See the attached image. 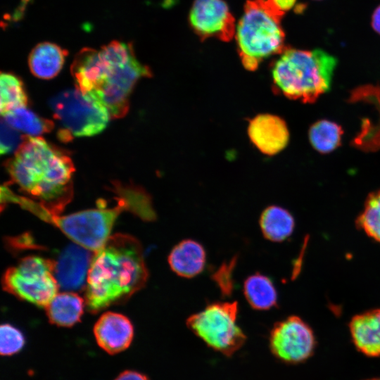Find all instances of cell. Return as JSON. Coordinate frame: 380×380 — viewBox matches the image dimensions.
Masks as SVG:
<instances>
[{
  "label": "cell",
  "instance_id": "1",
  "mask_svg": "<svg viewBox=\"0 0 380 380\" xmlns=\"http://www.w3.org/2000/svg\"><path fill=\"white\" fill-rule=\"evenodd\" d=\"M71 73L76 89L104 106L111 118L125 115L137 82L151 77L150 68L137 58L132 45L119 41L99 49H81L72 61Z\"/></svg>",
  "mask_w": 380,
  "mask_h": 380
},
{
  "label": "cell",
  "instance_id": "2",
  "mask_svg": "<svg viewBox=\"0 0 380 380\" xmlns=\"http://www.w3.org/2000/svg\"><path fill=\"white\" fill-rule=\"evenodd\" d=\"M94 253L85 286L89 312L97 313L122 303L145 286L148 271L136 238L120 233L111 235Z\"/></svg>",
  "mask_w": 380,
  "mask_h": 380
},
{
  "label": "cell",
  "instance_id": "3",
  "mask_svg": "<svg viewBox=\"0 0 380 380\" xmlns=\"http://www.w3.org/2000/svg\"><path fill=\"white\" fill-rule=\"evenodd\" d=\"M6 169L24 192L51 213L60 214L72 197L71 158L41 137L25 134Z\"/></svg>",
  "mask_w": 380,
  "mask_h": 380
},
{
  "label": "cell",
  "instance_id": "4",
  "mask_svg": "<svg viewBox=\"0 0 380 380\" xmlns=\"http://www.w3.org/2000/svg\"><path fill=\"white\" fill-rule=\"evenodd\" d=\"M115 186L118 202L113 208L87 209L67 215L51 213L37 201L12 191L6 199L56 226L74 243L95 253L110 238L116 220L124 211H131L146 220L155 216L150 198L144 191L119 183Z\"/></svg>",
  "mask_w": 380,
  "mask_h": 380
},
{
  "label": "cell",
  "instance_id": "5",
  "mask_svg": "<svg viewBox=\"0 0 380 380\" xmlns=\"http://www.w3.org/2000/svg\"><path fill=\"white\" fill-rule=\"evenodd\" d=\"M336 58L322 49L285 47L271 68L273 84L286 97L315 101L331 88Z\"/></svg>",
  "mask_w": 380,
  "mask_h": 380
},
{
  "label": "cell",
  "instance_id": "6",
  "mask_svg": "<svg viewBox=\"0 0 380 380\" xmlns=\"http://www.w3.org/2000/svg\"><path fill=\"white\" fill-rule=\"evenodd\" d=\"M284 15L268 0L246 1L235 32L237 51L246 69L256 70L265 59L284 49Z\"/></svg>",
  "mask_w": 380,
  "mask_h": 380
},
{
  "label": "cell",
  "instance_id": "7",
  "mask_svg": "<svg viewBox=\"0 0 380 380\" xmlns=\"http://www.w3.org/2000/svg\"><path fill=\"white\" fill-rule=\"evenodd\" d=\"M238 311L236 301L215 302L189 317L186 324L208 347L231 357L246 341L237 324Z\"/></svg>",
  "mask_w": 380,
  "mask_h": 380
},
{
  "label": "cell",
  "instance_id": "8",
  "mask_svg": "<svg viewBox=\"0 0 380 380\" xmlns=\"http://www.w3.org/2000/svg\"><path fill=\"white\" fill-rule=\"evenodd\" d=\"M54 270V260L37 255L27 256L6 270L2 286L15 297L45 308L59 289Z\"/></svg>",
  "mask_w": 380,
  "mask_h": 380
},
{
  "label": "cell",
  "instance_id": "9",
  "mask_svg": "<svg viewBox=\"0 0 380 380\" xmlns=\"http://www.w3.org/2000/svg\"><path fill=\"white\" fill-rule=\"evenodd\" d=\"M49 103L55 118L73 137L99 134L111 118L104 106L77 89L58 93Z\"/></svg>",
  "mask_w": 380,
  "mask_h": 380
},
{
  "label": "cell",
  "instance_id": "10",
  "mask_svg": "<svg viewBox=\"0 0 380 380\" xmlns=\"http://www.w3.org/2000/svg\"><path fill=\"white\" fill-rule=\"evenodd\" d=\"M269 345L277 359L296 364L312 355L315 338L311 328L299 317L292 315L274 324L270 331Z\"/></svg>",
  "mask_w": 380,
  "mask_h": 380
},
{
  "label": "cell",
  "instance_id": "11",
  "mask_svg": "<svg viewBox=\"0 0 380 380\" xmlns=\"http://www.w3.org/2000/svg\"><path fill=\"white\" fill-rule=\"evenodd\" d=\"M192 30L201 41L215 37L224 42L235 35V19L226 0H195L189 14Z\"/></svg>",
  "mask_w": 380,
  "mask_h": 380
},
{
  "label": "cell",
  "instance_id": "12",
  "mask_svg": "<svg viewBox=\"0 0 380 380\" xmlns=\"http://www.w3.org/2000/svg\"><path fill=\"white\" fill-rule=\"evenodd\" d=\"M248 134L253 145L267 156L281 152L289 141V132L285 121L269 113L253 118L248 123Z\"/></svg>",
  "mask_w": 380,
  "mask_h": 380
},
{
  "label": "cell",
  "instance_id": "13",
  "mask_svg": "<svg viewBox=\"0 0 380 380\" xmlns=\"http://www.w3.org/2000/svg\"><path fill=\"white\" fill-rule=\"evenodd\" d=\"M91 252L75 243L63 250L55 262L54 274L59 287L77 291L84 286L94 255Z\"/></svg>",
  "mask_w": 380,
  "mask_h": 380
},
{
  "label": "cell",
  "instance_id": "14",
  "mask_svg": "<svg viewBox=\"0 0 380 380\" xmlns=\"http://www.w3.org/2000/svg\"><path fill=\"white\" fill-rule=\"evenodd\" d=\"M94 334L101 349L110 355H115L129 347L134 337V328L126 316L106 312L96 322Z\"/></svg>",
  "mask_w": 380,
  "mask_h": 380
},
{
  "label": "cell",
  "instance_id": "15",
  "mask_svg": "<svg viewBox=\"0 0 380 380\" xmlns=\"http://www.w3.org/2000/svg\"><path fill=\"white\" fill-rule=\"evenodd\" d=\"M349 329L354 345L362 353L380 356V309H373L354 316Z\"/></svg>",
  "mask_w": 380,
  "mask_h": 380
},
{
  "label": "cell",
  "instance_id": "16",
  "mask_svg": "<svg viewBox=\"0 0 380 380\" xmlns=\"http://www.w3.org/2000/svg\"><path fill=\"white\" fill-rule=\"evenodd\" d=\"M170 269L178 276L192 278L204 269L206 253L203 246L192 239H184L176 244L168 255Z\"/></svg>",
  "mask_w": 380,
  "mask_h": 380
},
{
  "label": "cell",
  "instance_id": "17",
  "mask_svg": "<svg viewBox=\"0 0 380 380\" xmlns=\"http://www.w3.org/2000/svg\"><path fill=\"white\" fill-rule=\"evenodd\" d=\"M68 51L51 42L36 45L28 58L32 73L40 79L49 80L56 77L61 70Z\"/></svg>",
  "mask_w": 380,
  "mask_h": 380
},
{
  "label": "cell",
  "instance_id": "18",
  "mask_svg": "<svg viewBox=\"0 0 380 380\" xmlns=\"http://www.w3.org/2000/svg\"><path fill=\"white\" fill-rule=\"evenodd\" d=\"M85 301L73 292L58 293L45 307L49 322L58 327H70L80 321Z\"/></svg>",
  "mask_w": 380,
  "mask_h": 380
},
{
  "label": "cell",
  "instance_id": "19",
  "mask_svg": "<svg viewBox=\"0 0 380 380\" xmlns=\"http://www.w3.org/2000/svg\"><path fill=\"white\" fill-rule=\"evenodd\" d=\"M259 224L264 237L273 242L286 240L292 234L295 227L291 214L277 205L267 207L260 215Z\"/></svg>",
  "mask_w": 380,
  "mask_h": 380
},
{
  "label": "cell",
  "instance_id": "20",
  "mask_svg": "<svg viewBox=\"0 0 380 380\" xmlns=\"http://www.w3.org/2000/svg\"><path fill=\"white\" fill-rule=\"evenodd\" d=\"M243 291L248 304L255 310H270L277 304L274 285L269 277L260 273L248 277L244 281Z\"/></svg>",
  "mask_w": 380,
  "mask_h": 380
},
{
  "label": "cell",
  "instance_id": "21",
  "mask_svg": "<svg viewBox=\"0 0 380 380\" xmlns=\"http://www.w3.org/2000/svg\"><path fill=\"white\" fill-rule=\"evenodd\" d=\"M1 116L10 126L25 135L39 137L53 127L52 121L38 116L27 107L14 109Z\"/></svg>",
  "mask_w": 380,
  "mask_h": 380
},
{
  "label": "cell",
  "instance_id": "22",
  "mask_svg": "<svg viewBox=\"0 0 380 380\" xmlns=\"http://www.w3.org/2000/svg\"><path fill=\"white\" fill-rule=\"evenodd\" d=\"M342 128L337 123L320 120L314 123L309 130V139L312 147L318 152L328 153L337 148L341 141Z\"/></svg>",
  "mask_w": 380,
  "mask_h": 380
},
{
  "label": "cell",
  "instance_id": "23",
  "mask_svg": "<svg viewBox=\"0 0 380 380\" xmlns=\"http://www.w3.org/2000/svg\"><path fill=\"white\" fill-rule=\"evenodd\" d=\"M1 115L14 109L27 107V96L22 80L9 72H1L0 76Z\"/></svg>",
  "mask_w": 380,
  "mask_h": 380
},
{
  "label": "cell",
  "instance_id": "24",
  "mask_svg": "<svg viewBox=\"0 0 380 380\" xmlns=\"http://www.w3.org/2000/svg\"><path fill=\"white\" fill-rule=\"evenodd\" d=\"M357 224L368 236L380 243V189L367 196Z\"/></svg>",
  "mask_w": 380,
  "mask_h": 380
},
{
  "label": "cell",
  "instance_id": "25",
  "mask_svg": "<svg viewBox=\"0 0 380 380\" xmlns=\"http://www.w3.org/2000/svg\"><path fill=\"white\" fill-rule=\"evenodd\" d=\"M25 343L23 333L9 324L0 327V353L11 356L20 352Z\"/></svg>",
  "mask_w": 380,
  "mask_h": 380
},
{
  "label": "cell",
  "instance_id": "26",
  "mask_svg": "<svg viewBox=\"0 0 380 380\" xmlns=\"http://www.w3.org/2000/svg\"><path fill=\"white\" fill-rule=\"evenodd\" d=\"M17 129L10 126L4 119L1 120V154H7L18 148L23 141Z\"/></svg>",
  "mask_w": 380,
  "mask_h": 380
},
{
  "label": "cell",
  "instance_id": "27",
  "mask_svg": "<svg viewBox=\"0 0 380 380\" xmlns=\"http://www.w3.org/2000/svg\"><path fill=\"white\" fill-rule=\"evenodd\" d=\"M114 380H149L148 377L134 370H125L121 372Z\"/></svg>",
  "mask_w": 380,
  "mask_h": 380
},
{
  "label": "cell",
  "instance_id": "28",
  "mask_svg": "<svg viewBox=\"0 0 380 380\" xmlns=\"http://www.w3.org/2000/svg\"><path fill=\"white\" fill-rule=\"evenodd\" d=\"M278 11L285 14L295 5L296 0H268Z\"/></svg>",
  "mask_w": 380,
  "mask_h": 380
},
{
  "label": "cell",
  "instance_id": "29",
  "mask_svg": "<svg viewBox=\"0 0 380 380\" xmlns=\"http://www.w3.org/2000/svg\"><path fill=\"white\" fill-rule=\"evenodd\" d=\"M372 27L380 34V5L374 10L372 16Z\"/></svg>",
  "mask_w": 380,
  "mask_h": 380
},
{
  "label": "cell",
  "instance_id": "30",
  "mask_svg": "<svg viewBox=\"0 0 380 380\" xmlns=\"http://www.w3.org/2000/svg\"><path fill=\"white\" fill-rule=\"evenodd\" d=\"M367 380H380V378H374V379H367Z\"/></svg>",
  "mask_w": 380,
  "mask_h": 380
},
{
  "label": "cell",
  "instance_id": "31",
  "mask_svg": "<svg viewBox=\"0 0 380 380\" xmlns=\"http://www.w3.org/2000/svg\"><path fill=\"white\" fill-rule=\"evenodd\" d=\"M23 1H25V2H27V1H29L30 0H23Z\"/></svg>",
  "mask_w": 380,
  "mask_h": 380
}]
</instances>
